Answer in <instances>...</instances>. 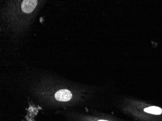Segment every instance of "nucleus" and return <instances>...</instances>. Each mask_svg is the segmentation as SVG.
<instances>
[{
	"mask_svg": "<svg viewBox=\"0 0 162 121\" xmlns=\"http://www.w3.org/2000/svg\"><path fill=\"white\" fill-rule=\"evenodd\" d=\"M71 93L67 90H60L56 92L55 94L56 99L59 101H68L71 99Z\"/></svg>",
	"mask_w": 162,
	"mask_h": 121,
	"instance_id": "nucleus-1",
	"label": "nucleus"
},
{
	"mask_svg": "<svg viewBox=\"0 0 162 121\" xmlns=\"http://www.w3.org/2000/svg\"><path fill=\"white\" fill-rule=\"evenodd\" d=\"M37 3V1L24 0L22 3V10L26 13H31L34 10Z\"/></svg>",
	"mask_w": 162,
	"mask_h": 121,
	"instance_id": "nucleus-2",
	"label": "nucleus"
},
{
	"mask_svg": "<svg viewBox=\"0 0 162 121\" xmlns=\"http://www.w3.org/2000/svg\"><path fill=\"white\" fill-rule=\"evenodd\" d=\"M144 111L149 114L155 115H160L162 114V109L159 107L151 106L144 109Z\"/></svg>",
	"mask_w": 162,
	"mask_h": 121,
	"instance_id": "nucleus-3",
	"label": "nucleus"
},
{
	"mask_svg": "<svg viewBox=\"0 0 162 121\" xmlns=\"http://www.w3.org/2000/svg\"><path fill=\"white\" fill-rule=\"evenodd\" d=\"M106 121V120H99V121Z\"/></svg>",
	"mask_w": 162,
	"mask_h": 121,
	"instance_id": "nucleus-4",
	"label": "nucleus"
}]
</instances>
